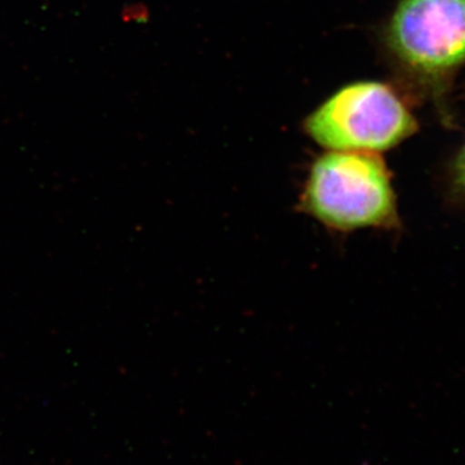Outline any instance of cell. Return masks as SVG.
Masks as SVG:
<instances>
[{"mask_svg": "<svg viewBox=\"0 0 465 465\" xmlns=\"http://www.w3.org/2000/svg\"><path fill=\"white\" fill-rule=\"evenodd\" d=\"M299 207L336 232L394 229L400 224L390 171L374 153L330 150L318 158Z\"/></svg>", "mask_w": 465, "mask_h": 465, "instance_id": "1", "label": "cell"}, {"mask_svg": "<svg viewBox=\"0 0 465 465\" xmlns=\"http://www.w3.org/2000/svg\"><path fill=\"white\" fill-rule=\"evenodd\" d=\"M309 136L336 152H384L416 130V122L388 85L361 82L336 92L305 122Z\"/></svg>", "mask_w": 465, "mask_h": 465, "instance_id": "2", "label": "cell"}, {"mask_svg": "<svg viewBox=\"0 0 465 465\" xmlns=\"http://www.w3.org/2000/svg\"><path fill=\"white\" fill-rule=\"evenodd\" d=\"M387 45L412 74L442 79L465 64V0H400Z\"/></svg>", "mask_w": 465, "mask_h": 465, "instance_id": "3", "label": "cell"}, {"mask_svg": "<svg viewBox=\"0 0 465 465\" xmlns=\"http://www.w3.org/2000/svg\"><path fill=\"white\" fill-rule=\"evenodd\" d=\"M450 186L458 200L465 201V143L459 150L450 173Z\"/></svg>", "mask_w": 465, "mask_h": 465, "instance_id": "4", "label": "cell"}]
</instances>
